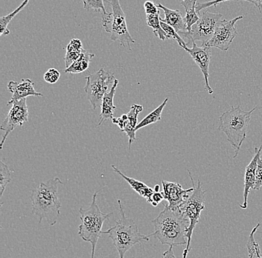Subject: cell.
Returning <instances> with one entry per match:
<instances>
[{
    "mask_svg": "<svg viewBox=\"0 0 262 258\" xmlns=\"http://www.w3.org/2000/svg\"><path fill=\"white\" fill-rule=\"evenodd\" d=\"M180 5L185 8V11H190L194 6H196L198 4V0H178Z\"/></svg>",
    "mask_w": 262,
    "mask_h": 258,
    "instance_id": "e575fe53",
    "label": "cell"
},
{
    "mask_svg": "<svg viewBox=\"0 0 262 258\" xmlns=\"http://www.w3.org/2000/svg\"><path fill=\"white\" fill-rule=\"evenodd\" d=\"M98 191L95 192L91 204L88 209L80 208L81 224L78 227V234L82 240L91 244V258L95 257L96 246L101 235L104 222L109 220L113 213H104L101 211L97 204Z\"/></svg>",
    "mask_w": 262,
    "mask_h": 258,
    "instance_id": "5b68a950",
    "label": "cell"
},
{
    "mask_svg": "<svg viewBox=\"0 0 262 258\" xmlns=\"http://www.w3.org/2000/svg\"><path fill=\"white\" fill-rule=\"evenodd\" d=\"M29 1H30V0H24L22 4H21L19 7L16 8L14 11H12L11 14H8V15L6 16H1V18H0V34H1V35H8V34H10L9 29H8V24L11 23V21H12L22 10H24V8L29 4Z\"/></svg>",
    "mask_w": 262,
    "mask_h": 258,
    "instance_id": "603a6c76",
    "label": "cell"
},
{
    "mask_svg": "<svg viewBox=\"0 0 262 258\" xmlns=\"http://www.w3.org/2000/svg\"><path fill=\"white\" fill-rule=\"evenodd\" d=\"M62 183L59 177H54L47 182H41L32 190L30 199L32 213L39 218V223L46 220L51 226H55L60 216L61 202L58 194V185Z\"/></svg>",
    "mask_w": 262,
    "mask_h": 258,
    "instance_id": "7a4b0ae2",
    "label": "cell"
},
{
    "mask_svg": "<svg viewBox=\"0 0 262 258\" xmlns=\"http://www.w3.org/2000/svg\"><path fill=\"white\" fill-rule=\"evenodd\" d=\"M184 19L186 24L187 32L190 33L191 32V27L200 19V14H198L196 12V6H194L190 11L186 12Z\"/></svg>",
    "mask_w": 262,
    "mask_h": 258,
    "instance_id": "f1b7e54d",
    "label": "cell"
},
{
    "mask_svg": "<svg viewBox=\"0 0 262 258\" xmlns=\"http://www.w3.org/2000/svg\"><path fill=\"white\" fill-rule=\"evenodd\" d=\"M260 225H261L260 223H258L256 226L254 227L253 229L249 235L247 245H246L247 252H248V258H262L259 244L255 241V236H254L257 230L259 228Z\"/></svg>",
    "mask_w": 262,
    "mask_h": 258,
    "instance_id": "7402d4cb",
    "label": "cell"
},
{
    "mask_svg": "<svg viewBox=\"0 0 262 258\" xmlns=\"http://www.w3.org/2000/svg\"><path fill=\"white\" fill-rule=\"evenodd\" d=\"M12 181L11 171L3 161L0 162V196H3L6 187Z\"/></svg>",
    "mask_w": 262,
    "mask_h": 258,
    "instance_id": "484cf974",
    "label": "cell"
},
{
    "mask_svg": "<svg viewBox=\"0 0 262 258\" xmlns=\"http://www.w3.org/2000/svg\"><path fill=\"white\" fill-rule=\"evenodd\" d=\"M163 188V195L165 200L168 202V207L171 209H180L181 205L184 203L189 196L190 193L194 191V187L184 190L180 184L175 182H162Z\"/></svg>",
    "mask_w": 262,
    "mask_h": 258,
    "instance_id": "4fadbf2b",
    "label": "cell"
},
{
    "mask_svg": "<svg viewBox=\"0 0 262 258\" xmlns=\"http://www.w3.org/2000/svg\"><path fill=\"white\" fill-rule=\"evenodd\" d=\"M111 167H112L113 170H114L115 172L119 174L122 178H124L129 184V185L130 186L131 188L134 191L137 192L140 196L145 198L148 203H151L152 195H153L155 192L154 189L150 188V187H149L148 186L145 185L143 182H140V181L136 180V179L124 175L114 164L111 165Z\"/></svg>",
    "mask_w": 262,
    "mask_h": 258,
    "instance_id": "d6986e66",
    "label": "cell"
},
{
    "mask_svg": "<svg viewBox=\"0 0 262 258\" xmlns=\"http://www.w3.org/2000/svg\"><path fill=\"white\" fill-rule=\"evenodd\" d=\"M94 56V54L90 53V52L83 49L81 55L74 62L73 65L65 69L64 73L78 74L86 71L88 67H89L90 63L91 62L92 59H93Z\"/></svg>",
    "mask_w": 262,
    "mask_h": 258,
    "instance_id": "ffe728a7",
    "label": "cell"
},
{
    "mask_svg": "<svg viewBox=\"0 0 262 258\" xmlns=\"http://www.w3.org/2000/svg\"><path fill=\"white\" fill-rule=\"evenodd\" d=\"M152 223L155 226V232L150 236H155L162 245L176 246L187 244L186 232L189 220L180 209H171L165 205L163 211Z\"/></svg>",
    "mask_w": 262,
    "mask_h": 258,
    "instance_id": "6da1fadb",
    "label": "cell"
},
{
    "mask_svg": "<svg viewBox=\"0 0 262 258\" xmlns=\"http://www.w3.org/2000/svg\"><path fill=\"white\" fill-rule=\"evenodd\" d=\"M60 73L57 69L51 68L44 74V80L49 84H55L58 81Z\"/></svg>",
    "mask_w": 262,
    "mask_h": 258,
    "instance_id": "f546056e",
    "label": "cell"
},
{
    "mask_svg": "<svg viewBox=\"0 0 262 258\" xmlns=\"http://www.w3.org/2000/svg\"><path fill=\"white\" fill-rule=\"evenodd\" d=\"M106 3L111 5L112 13L102 16L103 26L106 32L111 34V41H119L122 47L131 50L130 44H134L135 40L131 37L127 29L125 14L119 0H106Z\"/></svg>",
    "mask_w": 262,
    "mask_h": 258,
    "instance_id": "52a82bcc",
    "label": "cell"
},
{
    "mask_svg": "<svg viewBox=\"0 0 262 258\" xmlns=\"http://www.w3.org/2000/svg\"><path fill=\"white\" fill-rule=\"evenodd\" d=\"M183 49L186 51L193 60L195 62L196 65L200 67L205 80V85L209 94H212L213 90L209 85V67L210 65L211 57H212V51L209 47H198L196 43H193L192 47L188 48L187 47H183Z\"/></svg>",
    "mask_w": 262,
    "mask_h": 258,
    "instance_id": "7c38bea8",
    "label": "cell"
},
{
    "mask_svg": "<svg viewBox=\"0 0 262 258\" xmlns=\"http://www.w3.org/2000/svg\"><path fill=\"white\" fill-rule=\"evenodd\" d=\"M117 202L120 212L119 220L107 231H102V234H107L112 240L119 258H124L126 253L135 245L148 242L150 235L142 234L134 220L126 216L122 201L118 200Z\"/></svg>",
    "mask_w": 262,
    "mask_h": 258,
    "instance_id": "3957f363",
    "label": "cell"
},
{
    "mask_svg": "<svg viewBox=\"0 0 262 258\" xmlns=\"http://www.w3.org/2000/svg\"><path fill=\"white\" fill-rule=\"evenodd\" d=\"M168 98H165L164 100L163 103L160 105V106L157 107L156 109L154 110L152 112L149 113L148 115H147L140 123H138L137 125V129H136V131H139V129H142V128L145 127V126H149V125L154 124V123H157V122L161 121L162 119V113H163L164 108H165V105H167V103H168Z\"/></svg>",
    "mask_w": 262,
    "mask_h": 258,
    "instance_id": "44dd1931",
    "label": "cell"
},
{
    "mask_svg": "<svg viewBox=\"0 0 262 258\" xmlns=\"http://www.w3.org/2000/svg\"><path fill=\"white\" fill-rule=\"evenodd\" d=\"M188 175L191 179L193 187H194V191L190 194L186 201L181 205L180 209L184 213L186 218L189 220V226L186 232L187 238V244L186 248L183 253V258L187 257L188 252L191 250V238H192L193 231L198 223H199L201 218V212L205 209V193L201 185V179L198 178V185H195L191 175V172L188 170Z\"/></svg>",
    "mask_w": 262,
    "mask_h": 258,
    "instance_id": "8992f818",
    "label": "cell"
},
{
    "mask_svg": "<svg viewBox=\"0 0 262 258\" xmlns=\"http://www.w3.org/2000/svg\"><path fill=\"white\" fill-rule=\"evenodd\" d=\"M165 200L164 198L163 192H155V193L152 195L151 198V205L154 207H157L159 204L161 203L163 200Z\"/></svg>",
    "mask_w": 262,
    "mask_h": 258,
    "instance_id": "d590c367",
    "label": "cell"
},
{
    "mask_svg": "<svg viewBox=\"0 0 262 258\" xmlns=\"http://www.w3.org/2000/svg\"><path fill=\"white\" fill-rule=\"evenodd\" d=\"M160 22H161V21H160ZM161 26L163 30L165 31L167 35H168V39H172L173 41H177L178 44H179L180 47H182V48L186 47V42L180 37V34L175 31L173 28H172L169 25L165 24V23L164 22H161Z\"/></svg>",
    "mask_w": 262,
    "mask_h": 258,
    "instance_id": "83f0119b",
    "label": "cell"
},
{
    "mask_svg": "<svg viewBox=\"0 0 262 258\" xmlns=\"http://www.w3.org/2000/svg\"><path fill=\"white\" fill-rule=\"evenodd\" d=\"M262 146L259 149L255 147L254 149L255 154L250 164L247 166L245 169V187H244V202L240 205L242 209H247L248 205V195L250 190H253L255 185V171H256L257 164H258V157H261Z\"/></svg>",
    "mask_w": 262,
    "mask_h": 258,
    "instance_id": "9a60e30c",
    "label": "cell"
},
{
    "mask_svg": "<svg viewBox=\"0 0 262 258\" xmlns=\"http://www.w3.org/2000/svg\"><path fill=\"white\" fill-rule=\"evenodd\" d=\"M221 14L204 11L200 14V19L191 27V32H185L180 37L184 40L186 47L193 43L201 41V47L212 39L217 26L223 21Z\"/></svg>",
    "mask_w": 262,
    "mask_h": 258,
    "instance_id": "ba28073f",
    "label": "cell"
},
{
    "mask_svg": "<svg viewBox=\"0 0 262 258\" xmlns=\"http://www.w3.org/2000/svg\"><path fill=\"white\" fill-rule=\"evenodd\" d=\"M160 15V14H155V15H146L147 24V26L152 28L155 36L158 37L160 40L165 41L166 39H168V37L162 28Z\"/></svg>",
    "mask_w": 262,
    "mask_h": 258,
    "instance_id": "cb8c5ba5",
    "label": "cell"
},
{
    "mask_svg": "<svg viewBox=\"0 0 262 258\" xmlns=\"http://www.w3.org/2000/svg\"><path fill=\"white\" fill-rule=\"evenodd\" d=\"M160 185H157L155 186V189H154V190H155V192H160Z\"/></svg>",
    "mask_w": 262,
    "mask_h": 258,
    "instance_id": "74e56055",
    "label": "cell"
},
{
    "mask_svg": "<svg viewBox=\"0 0 262 258\" xmlns=\"http://www.w3.org/2000/svg\"><path fill=\"white\" fill-rule=\"evenodd\" d=\"M262 187V159L258 157L256 171H255V185L254 189L256 190H261Z\"/></svg>",
    "mask_w": 262,
    "mask_h": 258,
    "instance_id": "4dcf8cb0",
    "label": "cell"
},
{
    "mask_svg": "<svg viewBox=\"0 0 262 258\" xmlns=\"http://www.w3.org/2000/svg\"><path fill=\"white\" fill-rule=\"evenodd\" d=\"M226 1H232V0H212L204 3H198L196 6V11L198 14H201V10L210 6H216L217 4ZM237 1H247L252 3L256 7L257 9L262 12V0H237Z\"/></svg>",
    "mask_w": 262,
    "mask_h": 258,
    "instance_id": "d4e9b609",
    "label": "cell"
},
{
    "mask_svg": "<svg viewBox=\"0 0 262 258\" xmlns=\"http://www.w3.org/2000/svg\"><path fill=\"white\" fill-rule=\"evenodd\" d=\"M144 8H145L146 15H155V14H160L157 5H155L153 2L146 1L144 3Z\"/></svg>",
    "mask_w": 262,
    "mask_h": 258,
    "instance_id": "d6a6232c",
    "label": "cell"
},
{
    "mask_svg": "<svg viewBox=\"0 0 262 258\" xmlns=\"http://www.w3.org/2000/svg\"><path fill=\"white\" fill-rule=\"evenodd\" d=\"M85 80L86 83L84 91L88 95V100L93 110H96L98 107L101 106L103 98L107 92L108 86L111 84H114L116 78L114 74L101 68L96 73L90 74L85 77Z\"/></svg>",
    "mask_w": 262,
    "mask_h": 258,
    "instance_id": "9c48e42d",
    "label": "cell"
},
{
    "mask_svg": "<svg viewBox=\"0 0 262 258\" xmlns=\"http://www.w3.org/2000/svg\"><path fill=\"white\" fill-rule=\"evenodd\" d=\"M157 7L163 10L164 14H165L164 19L160 17L161 22L169 25L170 26L175 29V31L180 34V36L184 34L185 32H187L184 17L182 15L179 10L170 9V8L165 7L160 3L157 5Z\"/></svg>",
    "mask_w": 262,
    "mask_h": 258,
    "instance_id": "2e32d148",
    "label": "cell"
},
{
    "mask_svg": "<svg viewBox=\"0 0 262 258\" xmlns=\"http://www.w3.org/2000/svg\"><path fill=\"white\" fill-rule=\"evenodd\" d=\"M127 120V115L122 114L120 117L113 118L112 121L114 124L117 125V126H119V129H121V131H122V130L125 128Z\"/></svg>",
    "mask_w": 262,
    "mask_h": 258,
    "instance_id": "836d02e7",
    "label": "cell"
},
{
    "mask_svg": "<svg viewBox=\"0 0 262 258\" xmlns=\"http://www.w3.org/2000/svg\"><path fill=\"white\" fill-rule=\"evenodd\" d=\"M143 111V107L141 105L134 104L131 105L130 111L127 113V120L125 128L122 130V132H125L129 138V149L131 144L136 141V129L138 125V116L139 113Z\"/></svg>",
    "mask_w": 262,
    "mask_h": 258,
    "instance_id": "ac0fdd59",
    "label": "cell"
},
{
    "mask_svg": "<svg viewBox=\"0 0 262 258\" xmlns=\"http://www.w3.org/2000/svg\"><path fill=\"white\" fill-rule=\"evenodd\" d=\"M173 246H170L169 249L165 251L160 258H176L173 253Z\"/></svg>",
    "mask_w": 262,
    "mask_h": 258,
    "instance_id": "8d00e7d4",
    "label": "cell"
},
{
    "mask_svg": "<svg viewBox=\"0 0 262 258\" xmlns=\"http://www.w3.org/2000/svg\"><path fill=\"white\" fill-rule=\"evenodd\" d=\"M83 44L79 39H73L69 43L67 47V52H81L83 50Z\"/></svg>",
    "mask_w": 262,
    "mask_h": 258,
    "instance_id": "1f68e13d",
    "label": "cell"
},
{
    "mask_svg": "<svg viewBox=\"0 0 262 258\" xmlns=\"http://www.w3.org/2000/svg\"><path fill=\"white\" fill-rule=\"evenodd\" d=\"M118 85H119V82L117 80H115L111 90L109 92H106L103 98L102 103L101 105V111L99 116L100 121L98 126H101L104 122L113 120L114 118V111L116 108L114 104V100Z\"/></svg>",
    "mask_w": 262,
    "mask_h": 258,
    "instance_id": "e0dca14e",
    "label": "cell"
},
{
    "mask_svg": "<svg viewBox=\"0 0 262 258\" xmlns=\"http://www.w3.org/2000/svg\"><path fill=\"white\" fill-rule=\"evenodd\" d=\"M257 108L258 106H255L251 111H245L242 109L241 105L237 107L232 106L229 111L223 113L219 117L220 125L219 129L225 134L229 144L235 150L234 158L237 157L242 144L247 137L252 114Z\"/></svg>",
    "mask_w": 262,
    "mask_h": 258,
    "instance_id": "277c9868",
    "label": "cell"
},
{
    "mask_svg": "<svg viewBox=\"0 0 262 258\" xmlns=\"http://www.w3.org/2000/svg\"><path fill=\"white\" fill-rule=\"evenodd\" d=\"M8 112L6 119L1 125V130L4 131L3 140L0 144V149H3L5 142L10 134L17 126H21L29 121V110H28L26 98L19 101L14 102Z\"/></svg>",
    "mask_w": 262,
    "mask_h": 258,
    "instance_id": "8fae6325",
    "label": "cell"
},
{
    "mask_svg": "<svg viewBox=\"0 0 262 258\" xmlns=\"http://www.w3.org/2000/svg\"><path fill=\"white\" fill-rule=\"evenodd\" d=\"M243 18L244 16L242 15L230 21L223 19L217 26L212 39L208 41L204 46L209 48H217L224 52L228 51L231 44L237 35L235 24Z\"/></svg>",
    "mask_w": 262,
    "mask_h": 258,
    "instance_id": "30bf717a",
    "label": "cell"
},
{
    "mask_svg": "<svg viewBox=\"0 0 262 258\" xmlns=\"http://www.w3.org/2000/svg\"><path fill=\"white\" fill-rule=\"evenodd\" d=\"M34 82L29 78H23L19 83L14 81L8 82V90L12 93V96L7 105H12L14 102L19 101L28 96H43L42 93L34 90Z\"/></svg>",
    "mask_w": 262,
    "mask_h": 258,
    "instance_id": "5bb4252c",
    "label": "cell"
},
{
    "mask_svg": "<svg viewBox=\"0 0 262 258\" xmlns=\"http://www.w3.org/2000/svg\"><path fill=\"white\" fill-rule=\"evenodd\" d=\"M106 0H84L83 1V8L86 11L93 10L96 12H102L103 16L107 15L109 13L106 12L104 3Z\"/></svg>",
    "mask_w": 262,
    "mask_h": 258,
    "instance_id": "4316f807",
    "label": "cell"
}]
</instances>
